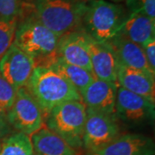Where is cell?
<instances>
[{
    "label": "cell",
    "mask_w": 155,
    "mask_h": 155,
    "mask_svg": "<svg viewBox=\"0 0 155 155\" xmlns=\"http://www.w3.org/2000/svg\"><path fill=\"white\" fill-rule=\"evenodd\" d=\"M25 87L47 116L53 108L68 101H82L76 89L54 69L35 67Z\"/></svg>",
    "instance_id": "obj_1"
},
{
    "label": "cell",
    "mask_w": 155,
    "mask_h": 155,
    "mask_svg": "<svg viewBox=\"0 0 155 155\" xmlns=\"http://www.w3.org/2000/svg\"><path fill=\"white\" fill-rule=\"evenodd\" d=\"M59 37L45 27L35 14L18 19L13 44L35 62V67H48L55 59Z\"/></svg>",
    "instance_id": "obj_2"
},
{
    "label": "cell",
    "mask_w": 155,
    "mask_h": 155,
    "mask_svg": "<svg viewBox=\"0 0 155 155\" xmlns=\"http://www.w3.org/2000/svg\"><path fill=\"white\" fill-rule=\"evenodd\" d=\"M88 1L82 0H35V17L60 38L82 28Z\"/></svg>",
    "instance_id": "obj_3"
},
{
    "label": "cell",
    "mask_w": 155,
    "mask_h": 155,
    "mask_svg": "<svg viewBox=\"0 0 155 155\" xmlns=\"http://www.w3.org/2000/svg\"><path fill=\"white\" fill-rule=\"evenodd\" d=\"M127 14L120 5L107 0H89L82 28L94 41L108 43L120 33Z\"/></svg>",
    "instance_id": "obj_4"
},
{
    "label": "cell",
    "mask_w": 155,
    "mask_h": 155,
    "mask_svg": "<svg viewBox=\"0 0 155 155\" xmlns=\"http://www.w3.org/2000/svg\"><path fill=\"white\" fill-rule=\"evenodd\" d=\"M86 107L82 101H68L53 108L46 116L48 128L74 149L83 146Z\"/></svg>",
    "instance_id": "obj_5"
},
{
    "label": "cell",
    "mask_w": 155,
    "mask_h": 155,
    "mask_svg": "<svg viewBox=\"0 0 155 155\" xmlns=\"http://www.w3.org/2000/svg\"><path fill=\"white\" fill-rule=\"evenodd\" d=\"M7 116L11 127L27 135H32L43 126L42 110L25 86L17 91Z\"/></svg>",
    "instance_id": "obj_6"
},
{
    "label": "cell",
    "mask_w": 155,
    "mask_h": 155,
    "mask_svg": "<svg viewBox=\"0 0 155 155\" xmlns=\"http://www.w3.org/2000/svg\"><path fill=\"white\" fill-rule=\"evenodd\" d=\"M121 134L116 115L104 114L86 109L83 146L87 153H94L111 143Z\"/></svg>",
    "instance_id": "obj_7"
},
{
    "label": "cell",
    "mask_w": 155,
    "mask_h": 155,
    "mask_svg": "<svg viewBox=\"0 0 155 155\" xmlns=\"http://www.w3.org/2000/svg\"><path fill=\"white\" fill-rule=\"evenodd\" d=\"M115 115L128 125H140L153 121L155 104L118 85Z\"/></svg>",
    "instance_id": "obj_8"
},
{
    "label": "cell",
    "mask_w": 155,
    "mask_h": 155,
    "mask_svg": "<svg viewBox=\"0 0 155 155\" xmlns=\"http://www.w3.org/2000/svg\"><path fill=\"white\" fill-rule=\"evenodd\" d=\"M35 67L33 60L13 43L0 59V73L17 91L26 85Z\"/></svg>",
    "instance_id": "obj_9"
},
{
    "label": "cell",
    "mask_w": 155,
    "mask_h": 155,
    "mask_svg": "<svg viewBox=\"0 0 155 155\" xmlns=\"http://www.w3.org/2000/svg\"><path fill=\"white\" fill-rule=\"evenodd\" d=\"M89 35L83 28L73 30L59 38L56 57L91 72L88 49Z\"/></svg>",
    "instance_id": "obj_10"
},
{
    "label": "cell",
    "mask_w": 155,
    "mask_h": 155,
    "mask_svg": "<svg viewBox=\"0 0 155 155\" xmlns=\"http://www.w3.org/2000/svg\"><path fill=\"white\" fill-rule=\"evenodd\" d=\"M88 49L91 72L96 78L116 83L119 63L108 43H101L89 36Z\"/></svg>",
    "instance_id": "obj_11"
},
{
    "label": "cell",
    "mask_w": 155,
    "mask_h": 155,
    "mask_svg": "<svg viewBox=\"0 0 155 155\" xmlns=\"http://www.w3.org/2000/svg\"><path fill=\"white\" fill-rule=\"evenodd\" d=\"M117 87V83L95 78L81 94L82 102L86 109L115 115Z\"/></svg>",
    "instance_id": "obj_12"
},
{
    "label": "cell",
    "mask_w": 155,
    "mask_h": 155,
    "mask_svg": "<svg viewBox=\"0 0 155 155\" xmlns=\"http://www.w3.org/2000/svg\"><path fill=\"white\" fill-rule=\"evenodd\" d=\"M87 155H154V143L142 134H121L104 148Z\"/></svg>",
    "instance_id": "obj_13"
},
{
    "label": "cell",
    "mask_w": 155,
    "mask_h": 155,
    "mask_svg": "<svg viewBox=\"0 0 155 155\" xmlns=\"http://www.w3.org/2000/svg\"><path fill=\"white\" fill-rule=\"evenodd\" d=\"M108 44L114 51L119 65L140 70L155 78V72L150 68L140 45L134 43L119 34Z\"/></svg>",
    "instance_id": "obj_14"
},
{
    "label": "cell",
    "mask_w": 155,
    "mask_h": 155,
    "mask_svg": "<svg viewBox=\"0 0 155 155\" xmlns=\"http://www.w3.org/2000/svg\"><path fill=\"white\" fill-rule=\"evenodd\" d=\"M117 84L155 104L154 78L140 70L119 65Z\"/></svg>",
    "instance_id": "obj_15"
},
{
    "label": "cell",
    "mask_w": 155,
    "mask_h": 155,
    "mask_svg": "<svg viewBox=\"0 0 155 155\" xmlns=\"http://www.w3.org/2000/svg\"><path fill=\"white\" fill-rule=\"evenodd\" d=\"M35 155H78L77 151L48 127L31 135Z\"/></svg>",
    "instance_id": "obj_16"
},
{
    "label": "cell",
    "mask_w": 155,
    "mask_h": 155,
    "mask_svg": "<svg viewBox=\"0 0 155 155\" xmlns=\"http://www.w3.org/2000/svg\"><path fill=\"white\" fill-rule=\"evenodd\" d=\"M119 35L142 46L155 38V20L144 15L128 13Z\"/></svg>",
    "instance_id": "obj_17"
},
{
    "label": "cell",
    "mask_w": 155,
    "mask_h": 155,
    "mask_svg": "<svg viewBox=\"0 0 155 155\" xmlns=\"http://www.w3.org/2000/svg\"><path fill=\"white\" fill-rule=\"evenodd\" d=\"M48 67L54 69L65 78L77 90L80 96L96 78L93 74L87 70L67 63L57 57L51 62Z\"/></svg>",
    "instance_id": "obj_18"
},
{
    "label": "cell",
    "mask_w": 155,
    "mask_h": 155,
    "mask_svg": "<svg viewBox=\"0 0 155 155\" xmlns=\"http://www.w3.org/2000/svg\"><path fill=\"white\" fill-rule=\"evenodd\" d=\"M0 155H35L29 135L16 132L1 140Z\"/></svg>",
    "instance_id": "obj_19"
},
{
    "label": "cell",
    "mask_w": 155,
    "mask_h": 155,
    "mask_svg": "<svg viewBox=\"0 0 155 155\" xmlns=\"http://www.w3.org/2000/svg\"><path fill=\"white\" fill-rule=\"evenodd\" d=\"M18 18L0 20V59L13 43Z\"/></svg>",
    "instance_id": "obj_20"
},
{
    "label": "cell",
    "mask_w": 155,
    "mask_h": 155,
    "mask_svg": "<svg viewBox=\"0 0 155 155\" xmlns=\"http://www.w3.org/2000/svg\"><path fill=\"white\" fill-rule=\"evenodd\" d=\"M23 0H0V20H11L21 17Z\"/></svg>",
    "instance_id": "obj_21"
},
{
    "label": "cell",
    "mask_w": 155,
    "mask_h": 155,
    "mask_svg": "<svg viewBox=\"0 0 155 155\" xmlns=\"http://www.w3.org/2000/svg\"><path fill=\"white\" fill-rule=\"evenodd\" d=\"M129 13H137L155 20V0H126Z\"/></svg>",
    "instance_id": "obj_22"
},
{
    "label": "cell",
    "mask_w": 155,
    "mask_h": 155,
    "mask_svg": "<svg viewBox=\"0 0 155 155\" xmlns=\"http://www.w3.org/2000/svg\"><path fill=\"white\" fill-rule=\"evenodd\" d=\"M17 90L0 73V109L7 111L14 101Z\"/></svg>",
    "instance_id": "obj_23"
},
{
    "label": "cell",
    "mask_w": 155,
    "mask_h": 155,
    "mask_svg": "<svg viewBox=\"0 0 155 155\" xmlns=\"http://www.w3.org/2000/svg\"><path fill=\"white\" fill-rule=\"evenodd\" d=\"M144 51L147 61L153 72H155V38L151 39L141 46Z\"/></svg>",
    "instance_id": "obj_24"
},
{
    "label": "cell",
    "mask_w": 155,
    "mask_h": 155,
    "mask_svg": "<svg viewBox=\"0 0 155 155\" xmlns=\"http://www.w3.org/2000/svg\"><path fill=\"white\" fill-rule=\"evenodd\" d=\"M11 130V126L8 120L7 111L0 109V139H4Z\"/></svg>",
    "instance_id": "obj_25"
},
{
    "label": "cell",
    "mask_w": 155,
    "mask_h": 155,
    "mask_svg": "<svg viewBox=\"0 0 155 155\" xmlns=\"http://www.w3.org/2000/svg\"><path fill=\"white\" fill-rule=\"evenodd\" d=\"M110 1H113V2H121L122 0H110Z\"/></svg>",
    "instance_id": "obj_26"
},
{
    "label": "cell",
    "mask_w": 155,
    "mask_h": 155,
    "mask_svg": "<svg viewBox=\"0 0 155 155\" xmlns=\"http://www.w3.org/2000/svg\"><path fill=\"white\" fill-rule=\"evenodd\" d=\"M82 1H89V0H82Z\"/></svg>",
    "instance_id": "obj_27"
},
{
    "label": "cell",
    "mask_w": 155,
    "mask_h": 155,
    "mask_svg": "<svg viewBox=\"0 0 155 155\" xmlns=\"http://www.w3.org/2000/svg\"><path fill=\"white\" fill-rule=\"evenodd\" d=\"M0 144H1V141H0Z\"/></svg>",
    "instance_id": "obj_28"
}]
</instances>
